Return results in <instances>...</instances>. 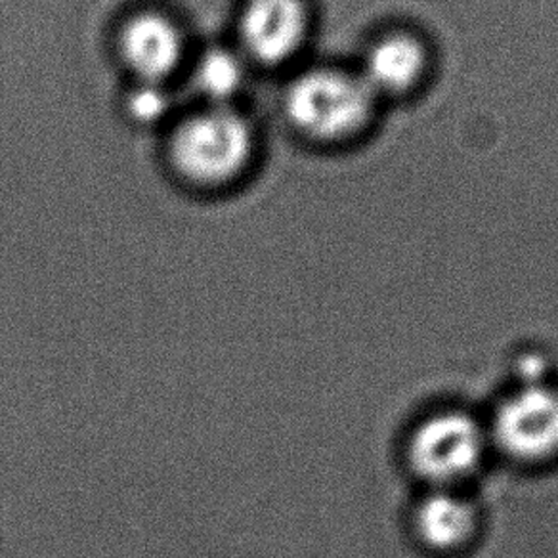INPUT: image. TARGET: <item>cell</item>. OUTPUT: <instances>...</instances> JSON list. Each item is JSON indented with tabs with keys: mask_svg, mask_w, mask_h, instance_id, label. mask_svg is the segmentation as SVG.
Instances as JSON below:
<instances>
[{
	"mask_svg": "<svg viewBox=\"0 0 558 558\" xmlns=\"http://www.w3.org/2000/svg\"><path fill=\"white\" fill-rule=\"evenodd\" d=\"M253 151L247 121L226 106L192 117L172 140V159L186 179L222 184L238 177Z\"/></svg>",
	"mask_w": 558,
	"mask_h": 558,
	"instance_id": "6da1fadb",
	"label": "cell"
},
{
	"mask_svg": "<svg viewBox=\"0 0 558 558\" xmlns=\"http://www.w3.org/2000/svg\"><path fill=\"white\" fill-rule=\"evenodd\" d=\"M494 442L522 461H537L558 451V390L526 387L509 396L492 421Z\"/></svg>",
	"mask_w": 558,
	"mask_h": 558,
	"instance_id": "277c9868",
	"label": "cell"
},
{
	"mask_svg": "<svg viewBox=\"0 0 558 558\" xmlns=\"http://www.w3.org/2000/svg\"><path fill=\"white\" fill-rule=\"evenodd\" d=\"M132 116L144 123H156L169 111V98L165 96L159 85H149L144 83L142 88L132 94L131 101Z\"/></svg>",
	"mask_w": 558,
	"mask_h": 558,
	"instance_id": "30bf717a",
	"label": "cell"
},
{
	"mask_svg": "<svg viewBox=\"0 0 558 558\" xmlns=\"http://www.w3.org/2000/svg\"><path fill=\"white\" fill-rule=\"evenodd\" d=\"M415 526L435 549H453L473 535L476 512L465 497L440 488L425 497L415 512Z\"/></svg>",
	"mask_w": 558,
	"mask_h": 558,
	"instance_id": "ba28073f",
	"label": "cell"
},
{
	"mask_svg": "<svg viewBox=\"0 0 558 558\" xmlns=\"http://www.w3.org/2000/svg\"><path fill=\"white\" fill-rule=\"evenodd\" d=\"M121 50L144 83L161 85L179 68L184 40L171 20L161 14H140L124 27Z\"/></svg>",
	"mask_w": 558,
	"mask_h": 558,
	"instance_id": "8992f818",
	"label": "cell"
},
{
	"mask_svg": "<svg viewBox=\"0 0 558 558\" xmlns=\"http://www.w3.org/2000/svg\"><path fill=\"white\" fill-rule=\"evenodd\" d=\"M486 446L488 435L471 415L448 411L418 425L410 440V461L423 478L446 488L474 473Z\"/></svg>",
	"mask_w": 558,
	"mask_h": 558,
	"instance_id": "3957f363",
	"label": "cell"
},
{
	"mask_svg": "<svg viewBox=\"0 0 558 558\" xmlns=\"http://www.w3.org/2000/svg\"><path fill=\"white\" fill-rule=\"evenodd\" d=\"M245 78V70L240 60L228 50H209L203 56L195 70V83L209 100L217 106H226L238 94Z\"/></svg>",
	"mask_w": 558,
	"mask_h": 558,
	"instance_id": "9c48e42d",
	"label": "cell"
},
{
	"mask_svg": "<svg viewBox=\"0 0 558 558\" xmlns=\"http://www.w3.org/2000/svg\"><path fill=\"white\" fill-rule=\"evenodd\" d=\"M308 27L303 0H248L241 35L258 62L281 63L303 45Z\"/></svg>",
	"mask_w": 558,
	"mask_h": 558,
	"instance_id": "5b68a950",
	"label": "cell"
},
{
	"mask_svg": "<svg viewBox=\"0 0 558 558\" xmlns=\"http://www.w3.org/2000/svg\"><path fill=\"white\" fill-rule=\"evenodd\" d=\"M375 94L360 75L316 70L296 78L288 93V116L316 138H341L360 129L372 113Z\"/></svg>",
	"mask_w": 558,
	"mask_h": 558,
	"instance_id": "7a4b0ae2",
	"label": "cell"
},
{
	"mask_svg": "<svg viewBox=\"0 0 558 558\" xmlns=\"http://www.w3.org/2000/svg\"><path fill=\"white\" fill-rule=\"evenodd\" d=\"M425 70V52L417 40L395 35L379 40L365 56L360 75L373 94L400 93Z\"/></svg>",
	"mask_w": 558,
	"mask_h": 558,
	"instance_id": "52a82bcc",
	"label": "cell"
}]
</instances>
